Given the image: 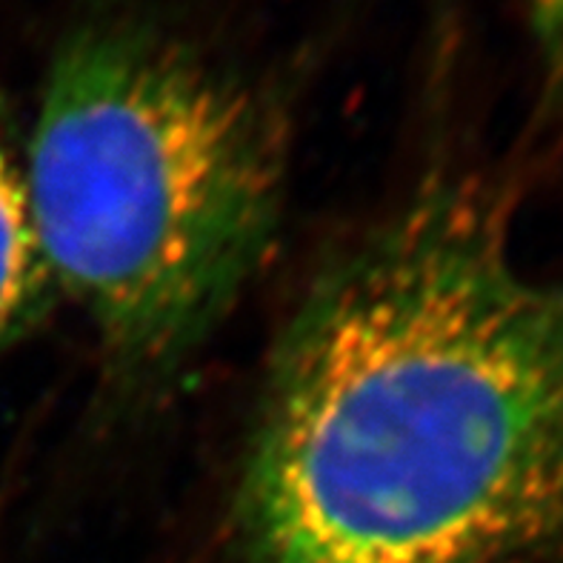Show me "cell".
Here are the masks:
<instances>
[{"mask_svg": "<svg viewBox=\"0 0 563 563\" xmlns=\"http://www.w3.org/2000/svg\"><path fill=\"white\" fill-rule=\"evenodd\" d=\"M250 563H563V280L512 195L432 172L321 269L235 484Z\"/></svg>", "mask_w": 563, "mask_h": 563, "instance_id": "obj_1", "label": "cell"}, {"mask_svg": "<svg viewBox=\"0 0 563 563\" xmlns=\"http://www.w3.org/2000/svg\"><path fill=\"white\" fill-rule=\"evenodd\" d=\"M57 303L29 207L23 141L0 89V355L41 329Z\"/></svg>", "mask_w": 563, "mask_h": 563, "instance_id": "obj_3", "label": "cell"}, {"mask_svg": "<svg viewBox=\"0 0 563 563\" xmlns=\"http://www.w3.org/2000/svg\"><path fill=\"white\" fill-rule=\"evenodd\" d=\"M527 9L541 57L543 112L563 121V0H527Z\"/></svg>", "mask_w": 563, "mask_h": 563, "instance_id": "obj_4", "label": "cell"}, {"mask_svg": "<svg viewBox=\"0 0 563 563\" xmlns=\"http://www.w3.org/2000/svg\"><path fill=\"white\" fill-rule=\"evenodd\" d=\"M23 172L57 300L114 393L143 398L192 366L269 257L289 126L186 37L98 18L52 55Z\"/></svg>", "mask_w": 563, "mask_h": 563, "instance_id": "obj_2", "label": "cell"}]
</instances>
